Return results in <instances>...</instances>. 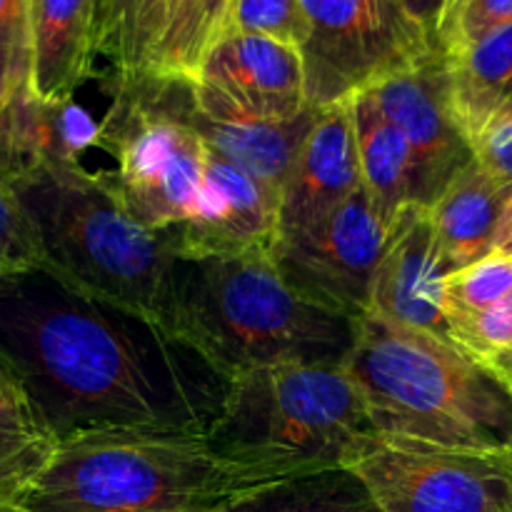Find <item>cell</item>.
I'll return each mask as SVG.
<instances>
[{
    "instance_id": "cell-37",
    "label": "cell",
    "mask_w": 512,
    "mask_h": 512,
    "mask_svg": "<svg viewBox=\"0 0 512 512\" xmlns=\"http://www.w3.org/2000/svg\"><path fill=\"white\" fill-rule=\"evenodd\" d=\"M0 512H23L20 508H0Z\"/></svg>"
},
{
    "instance_id": "cell-25",
    "label": "cell",
    "mask_w": 512,
    "mask_h": 512,
    "mask_svg": "<svg viewBox=\"0 0 512 512\" xmlns=\"http://www.w3.org/2000/svg\"><path fill=\"white\" fill-rule=\"evenodd\" d=\"M235 0H170L150 73L198 80L210 50L228 33Z\"/></svg>"
},
{
    "instance_id": "cell-3",
    "label": "cell",
    "mask_w": 512,
    "mask_h": 512,
    "mask_svg": "<svg viewBox=\"0 0 512 512\" xmlns=\"http://www.w3.org/2000/svg\"><path fill=\"white\" fill-rule=\"evenodd\" d=\"M383 440L508 453L512 393L453 343L383 315L358 320L345 360Z\"/></svg>"
},
{
    "instance_id": "cell-15",
    "label": "cell",
    "mask_w": 512,
    "mask_h": 512,
    "mask_svg": "<svg viewBox=\"0 0 512 512\" xmlns=\"http://www.w3.org/2000/svg\"><path fill=\"white\" fill-rule=\"evenodd\" d=\"M445 278L448 270L428 208L408 205L390 230L370 313L453 343L443 308Z\"/></svg>"
},
{
    "instance_id": "cell-23",
    "label": "cell",
    "mask_w": 512,
    "mask_h": 512,
    "mask_svg": "<svg viewBox=\"0 0 512 512\" xmlns=\"http://www.w3.org/2000/svg\"><path fill=\"white\" fill-rule=\"evenodd\" d=\"M170 0H100L98 55L108 60L113 78L150 73L163 38Z\"/></svg>"
},
{
    "instance_id": "cell-6",
    "label": "cell",
    "mask_w": 512,
    "mask_h": 512,
    "mask_svg": "<svg viewBox=\"0 0 512 512\" xmlns=\"http://www.w3.org/2000/svg\"><path fill=\"white\" fill-rule=\"evenodd\" d=\"M208 440L230 463L283 480L353 468L383 438L345 365L288 363L238 375Z\"/></svg>"
},
{
    "instance_id": "cell-31",
    "label": "cell",
    "mask_w": 512,
    "mask_h": 512,
    "mask_svg": "<svg viewBox=\"0 0 512 512\" xmlns=\"http://www.w3.org/2000/svg\"><path fill=\"white\" fill-rule=\"evenodd\" d=\"M263 35L300 50L305 40V15L300 0H235L228 33Z\"/></svg>"
},
{
    "instance_id": "cell-2",
    "label": "cell",
    "mask_w": 512,
    "mask_h": 512,
    "mask_svg": "<svg viewBox=\"0 0 512 512\" xmlns=\"http://www.w3.org/2000/svg\"><path fill=\"white\" fill-rule=\"evenodd\" d=\"M173 330L230 383L270 365H345L358 340V320L303 298L268 248L178 258Z\"/></svg>"
},
{
    "instance_id": "cell-36",
    "label": "cell",
    "mask_w": 512,
    "mask_h": 512,
    "mask_svg": "<svg viewBox=\"0 0 512 512\" xmlns=\"http://www.w3.org/2000/svg\"><path fill=\"white\" fill-rule=\"evenodd\" d=\"M505 458H508V470H510V478H512V448L505 453Z\"/></svg>"
},
{
    "instance_id": "cell-4",
    "label": "cell",
    "mask_w": 512,
    "mask_h": 512,
    "mask_svg": "<svg viewBox=\"0 0 512 512\" xmlns=\"http://www.w3.org/2000/svg\"><path fill=\"white\" fill-rule=\"evenodd\" d=\"M13 188L38 235L45 270L173 330L180 255L168 233L140 225L100 173L80 163H35L13 175Z\"/></svg>"
},
{
    "instance_id": "cell-30",
    "label": "cell",
    "mask_w": 512,
    "mask_h": 512,
    "mask_svg": "<svg viewBox=\"0 0 512 512\" xmlns=\"http://www.w3.org/2000/svg\"><path fill=\"white\" fill-rule=\"evenodd\" d=\"M30 90V5L0 0V113Z\"/></svg>"
},
{
    "instance_id": "cell-32",
    "label": "cell",
    "mask_w": 512,
    "mask_h": 512,
    "mask_svg": "<svg viewBox=\"0 0 512 512\" xmlns=\"http://www.w3.org/2000/svg\"><path fill=\"white\" fill-rule=\"evenodd\" d=\"M480 168L512 190V108L500 110L470 143Z\"/></svg>"
},
{
    "instance_id": "cell-34",
    "label": "cell",
    "mask_w": 512,
    "mask_h": 512,
    "mask_svg": "<svg viewBox=\"0 0 512 512\" xmlns=\"http://www.w3.org/2000/svg\"><path fill=\"white\" fill-rule=\"evenodd\" d=\"M493 253L508 255V258H512V190H510L508 200H505L503 215H500V225H498V233H495Z\"/></svg>"
},
{
    "instance_id": "cell-24",
    "label": "cell",
    "mask_w": 512,
    "mask_h": 512,
    "mask_svg": "<svg viewBox=\"0 0 512 512\" xmlns=\"http://www.w3.org/2000/svg\"><path fill=\"white\" fill-rule=\"evenodd\" d=\"M55 448L18 383L0 390V508H18Z\"/></svg>"
},
{
    "instance_id": "cell-8",
    "label": "cell",
    "mask_w": 512,
    "mask_h": 512,
    "mask_svg": "<svg viewBox=\"0 0 512 512\" xmlns=\"http://www.w3.org/2000/svg\"><path fill=\"white\" fill-rule=\"evenodd\" d=\"M308 105L345 103L380 80L438 53L398 0H300Z\"/></svg>"
},
{
    "instance_id": "cell-12",
    "label": "cell",
    "mask_w": 512,
    "mask_h": 512,
    "mask_svg": "<svg viewBox=\"0 0 512 512\" xmlns=\"http://www.w3.org/2000/svg\"><path fill=\"white\" fill-rule=\"evenodd\" d=\"M360 185L358 145L350 103H335L318 113L290 178L280 193L275 238L303 235L328 223Z\"/></svg>"
},
{
    "instance_id": "cell-10",
    "label": "cell",
    "mask_w": 512,
    "mask_h": 512,
    "mask_svg": "<svg viewBox=\"0 0 512 512\" xmlns=\"http://www.w3.org/2000/svg\"><path fill=\"white\" fill-rule=\"evenodd\" d=\"M388 243L390 228L360 188L328 223L303 235L275 238L268 250L280 275L303 298L360 320L373 310Z\"/></svg>"
},
{
    "instance_id": "cell-13",
    "label": "cell",
    "mask_w": 512,
    "mask_h": 512,
    "mask_svg": "<svg viewBox=\"0 0 512 512\" xmlns=\"http://www.w3.org/2000/svg\"><path fill=\"white\" fill-rule=\"evenodd\" d=\"M280 195L208 148L205 198L190 223L170 230L180 258L268 248L278 233Z\"/></svg>"
},
{
    "instance_id": "cell-1",
    "label": "cell",
    "mask_w": 512,
    "mask_h": 512,
    "mask_svg": "<svg viewBox=\"0 0 512 512\" xmlns=\"http://www.w3.org/2000/svg\"><path fill=\"white\" fill-rule=\"evenodd\" d=\"M0 365L55 443L103 430L208 435L230 393L178 333L45 268L0 278Z\"/></svg>"
},
{
    "instance_id": "cell-21",
    "label": "cell",
    "mask_w": 512,
    "mask_h": 512,
    "mask_svg": "<svg viewBox=\"0 0 512 512\" xmlns=\"http://www.w3.org/2000/svg\"><path fill=\"white\" fill-rule=\"evenodd\" d=\"M445 60L455 118L473 143L500 110L512 108V25Z\"/></svg>"
},
{
    "instance_id": "cell-7",
    "label": "cell",
    "mask_w": 512,
    "mask_h": 512,
    "mask_svg": "<svg viewBox=\"0 0 512 512\" xmlns=\"http://www.w3.org/2000/svg\"><path fill=\"white\" fill-rule=\"evenodd\" d=\"M113 103L100 120V148L115 155V170L100 178L140 225L170 233L198 215L205 198L208 145L190 123L195 80L143 73H105Z\"/></svg>"
},
{
    "instance_id": "cell-20",
    "label": "cell",
    "mask_w": 512,
    "mask_h": 512,
    "mask_svg": "<svg viewBox=\"0 0 512 512\" xmlns=\"http://www.w3.org/2000/svg\"><path fill=\"white\" fill-rule=\"evenodd\" d=\"M358 145L360 185L370 205L393 230L395 220L413 205V160L405 135L385 118L368 90L348 100Z\"/></svg>"
},
{
    "instance_id": "cell-27",
    "label": "cell",
    "mask_w": 512,
    "mask_h": 512,
    "mask_svg": "<svg viewBox=\"0 0 512 512\" xmlns=\"http://www.w3.org/2000/svg\"><path fill=\"white\" fill-rule=\"evenodd\" d=\"M512 293V258L490 253L488 258L445 278V318L448 313H475L500 303Z\"/></svg>"
},
{
    "instance_id": "cell-14",
    "label": "cell",
    "mask_w": 512,
    "mask_h": 512,
    "mask_svg": "<svg viewBox=\"0 0 512 512\" xmlns=\"http://www.w3.org/2000/svg\"><path fill=\"white\" fill-rule=\"evenodd\" d=\"M200 83L258 118L288 120L303 113L305 68L295 45L248 33H225L205 58Z\"/></svg>"
},
{
    "instance_id": "cell-5",
    "label": "cell",
    "mask_w": 512,
    "mask_h": 512,
    "mask_svg": "<svg viewBox=\"0 0 512 512\" xmlns=\"http://www.w3.org/2000/svg\"><path fill=\"white\" fill-rule=\"evenodd\" d=\"M273 483L225 460L208 435L103 430L58 443L23 512H203Z\"/></svg>"
},
{
    "instance_id": "cell-35",
    "label": "cell",
    "mask_w": 512,
    "mask_h": 512,
    "mask_svg": "<svg viewBox=\"0 0 512 512\" xmlns=\"http://www.w3.org/2000/svg\"><path fill=\"white\" fill-rule=\"evenodd\" d=\"M13 383H15V380L10 378L8 370H5L3 365H0V390H5V388H8V385H13Z\"/></svg>"
},
{
    "instance_id": "cell-22",
    "label": "cell",
    "mask_w": 512,
    "mask_h": 512,
    "mask_svg": "<svg viewBox=\"0 0 512 512\" xmlns=\"http://www.w3.org/2000/svg\"><path fill=\"white\" fill-rule=\"evenodd\" d=\"M203 512H380L350 468L273 480Z\"/></svg>"
},
{
    "instance_id": "cell-28",
    "label": "cell",
    "mask_w": 512,
    "mask_h": 512,
    "mask_svg": "<svg viewBox=\"0 0 512 512\" xmlns=\"http://www.w3.org/2000/svg\"><path fill=\"white\" fill-rule=\"evenodd\" d=\"M43 268L38 235L13 188V170L0 155V278Z\"/></svg>"
},
{
    "instance_id": "cell-19",
    "label": "cell",
    "mask_w": 512,
    "mask_h": 512,
    "mask_svg": "<svg viewBox=\"0 0 512 512\" xmlns=\"http://www.w3.org/2000/svg\"><path fill=\"white\" fill-rule=\"evenodd\" d=\"M510 188L470 160L428 208L445 270L458 273L493 253Z\"/></svg>"
},
{
    "instance_id": "cell-9",
    "label": "cell",
    "mask_w": 512,
    "mask_h": 512,
    "mask_svg": "<svg viewBox=\"0 0 512 512\" xmlns=\"http://www.w3.org/2000/svg\"><path fill=\"white\" fill-rule=\"evenodd\" d=\"M350 470L380 512H512L505 453L380 440Z\"/></svg>"
},
{
    "instance_id": "cell-16",
    "label": "cell",
    "mask_w": 512,
    "mask_h": 512,
    "mask_svg": "<svg viewBox=\"0 0 512 512\" xmlns=\"http://www.w3.org/2000/svg\"><path fill=\"white\" fill-rule=\"evenodd\" d=\"M318 113V108H305L288 120L258 118L238 110L218 90L195 80L190 123L210 150L280 195Z\"/></svg>"
},
{
    "instance_id": "cell-26",
    "label": "cell",
    "mask_w": 512,
    "mask_h": 512,
    "mask_svg": "<svg viewBox=\"0 0 512 512\" xmlns=\"http://www.w3.org/2000/svg\"><path fill=\"white\" fill-rule=\"evenodd\" d=\"M450 340L512 393V293L475 313H448Z\"/></svg>"
},
{
    "instance_id": "cell-17",
    "label": "cell",
    "mask_w": 512,
    "mask_h": 512,
    "mask_svg": "<svg viewBox=\"0 0 512 512\" xmlns=\"http://www.w3.org/2000/svg\"><path fill=\"white\" fill-rule=\"evenodd\" d=\"M100 0H28L30 93L73 100L95 73Z\"/></svg>"
},
{
    "instance_id": "cell-29",
    "label": "cell",
    "mask_w": 512,
    "mask_h": 512,
    "mask_svg": "<svg viewBox=\"0 0 512 512\" xmlns=\"http://www.w3.org/2000/svg\"><path fill=\"white\" fill-rule=\"evenodd\" d=\"M508 25L512 0H445L435 43L443 55H455Z\"/></svg>"
},
{
    "instance_id": "cell-18",
    "label": "cell",
    "mask_w": 512,
    "mask_h": 512,
    "mask_svg": "<svg viewBox=\"0 0 512 512\" xmlns=\"http://www.w3.org/2000/svg\"><path fill=\"white\" fill-rule=\"evenodd\" d=\"M100 148V123L75 100H48L23 93L0 113V155L10 170L35 163H80V155Z\"/></svg>"
},
{
    "instance_id": "cell-11",
    "label": "cell",
    "mask_w": 512,
    "mask_h": 512,
    "mask_svg": "<svg viewBox=\"0 0 512 512\" xmlns=\"http://www.w3.org/2000/svg\"><path fill=\"white\" fill-rule=\"evenodd\" d=\"M385 118L405 135L413 160V205L430 208L473 160L450 98L445 55L433 53L368 88Z\"/></svg>"
},
{
    "instance_id": "cell-33",
    "label": "cell",
    "mask_w": 512,
    "mask_h": 512,
    "mask_svg": "<svg viewBox=\"0 0 512 512\" xmlns=\"http://www.w3.org/2000/svg\"><path fill=\"white\" fill-rule=\"evenodd\" d=\"M403 5L405 13L425 30V33L433 38L435 43V35H438V23H440V15H443L445 8V0H398ZM438 45V43H435Z\"/></svg>"
}]
</instances>
